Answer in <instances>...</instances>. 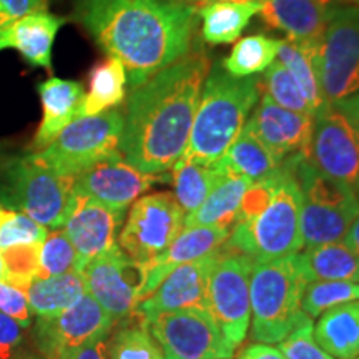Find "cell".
<instances>
[{"instance_id":"obj_1","label":"cell","mask_w":359,"mask_h":359,"mask_svg":"<svg viewBox=\"0 0 359 359\" xmlns=\"http://www.w3.org/2000/svg\"><path fill=\"white\" fill-rule=\"evenodd\" d=\"M212 58L200 42L167 69L130 90L120 154L143 173L161 175L185 154Z\"/></svg>"},{"instance_id":"obj_2","label":"cell","mask_w":359,"mask_h":359,"mask_svg":"<svg viewBox=\"0 0 359 359\" xmlns=\"http://www.w3.org/2000/svg\"><path fill=\"white\" fill-rule=\"evenodd\" d=\"M75 17L127 70L130 90L195 47L198 7L167 0H77Z\"/></svg>"},{"instance_id":"obj_3","label":"cell","mask_w":359,"mask_h":359,"mask_svg":"<svg viewBox=\"0 0 359 359\" xmlns=\"http://www.w3.org/2000/svg\"><path fill=\"white\" fill-rule=\"evenodd\" d=\"M259 97V79L231 77L222 65L212 67L201 88L190 138L182 156L208 165L218 163L243 130Z\"/></svg>"},{"instance_id":"obj_4","label":"cell","mask_w":359,"mask_h":359,"mask_svg":"<svg viewBox=\"0 0 359 359\" xmlns=\"http://www.w3.org/2000/svg\"><path fill=\"white\" fill-rule=\"evenodd\" d=\"M302 156L294 155L281 161L271 200L255 217L238 219L224 246L250 257L255 264L290 257L304 248L302 191L296 178V163Z\"/></svg>"},{"instance_id":"obj_5","label":"cell","mask_w":359,"mask_h":359,"mask_svg":"<svg viewBox=\"0 0 359 359\" xmlns=\"http://www.w3.org/2000/svg\"><path fill=\"white\" fill-rule=\"evenodd\" d=\"M306 285L298 253L255 264L250 281L251 339L278 344L311 321L302 309Z\"/></svg>"},{"instance_id":"obj_6","label":"cell","mask_w":359,"mask_h":359,"mask_svg":"<svg viewBox=\"0 0 359 359\" xmlns=\"http://www.w3.org/2000/svg\"><path fill=\"white\" fill-rule=\"evenodd\" d=\"M74 198V178L58 175L34 154L13 158L0 178V203L47 230H62Z\"/></svg>"},{"instance_id":"obj_7","label":"cell","mask_w":359,"mask_h":359,"mask_svg":"<svg viewBox=\"0 0 359 359\" xmlns=\"http://www.w3.org/2000/svg\"><path fill=\"white\" fill-rule=\"evenodd\" d=\"M296 178L302 191V235L304 248L343 241L359 215V195L298 160Z\"/></svg>"},{"instance_id":"obj_8","label":"cell","mask_w":359,"mask_h":359,"mask_svg":"<svg viewBox=\"0 0 359 359\" xmlns=\"http://www.w3.org/2000/svg\"><path fill=\"white\" fill-rule=\"evenodd\" d=\"M122 132L123 111L118 109L79 116L34 155L58 175L75 178L93 165L120 154Z\"/></svg>"},{"instance_id":"obj_9","label":"cell","mask_w":359,"mask_h":359,"mask_svg":"<svg viewBox=\"0 0 359 359\" xmlns=\"http://www.w3.org/2000/svg\"><path fill=\"white\" fill-rule=\"evenodd\" d=\"M253 259L222 246L208 283L206 311L213 316L233 346L243 344L251 323L250 281Z\"/></svg>"},{"instance_id":"obj_10","label":"cell","mask_w":359,"mask_h":359,"mask_svg":"<svg viewBox=\"0 0 359 359\" xmlns=\"http://www.w3.org/2000/svg\"><path fill=\"white\" fill-rule=\"evenodd\" d=\"M320 75L327 105L359 93V6L331 7L320 45Z\"/></svg>"},{"instance_id":"obj_11","label":"cell","mask_w":359,"mask_h":359,"mask_svg":"<svg viewBox=\"0 0 359 359\" xmlns=\"http://www.w3.org/2000/svg\"><path fill=\"white\" fill-rule=\"evenodd\" d=\"M183 224L185 212L173 193L142 195L132 203L118 235V246L137 263L147 264L177 240Z\"/></svg>"},{"instance_id":"obj_12","label":"cell","mask_w":359,"mask_h":359,"mask_svg":"<svg viewBox=\"0 0 359 359\" xmlns=\"http://www.w3.org/2000/svg\"><path fill=\"white\" fill-rule=\"evenodd\" d=\"M165 359H231L236 348L206 309L156 314L147 323Z\"/></svg>"},{"instance_id":"obj_13","label":"cell","mask_w":359,"mask_h":359,"mask_svg":"<svg viewBox=\"0 0 359 359\" xmlns=\"http://www.w3.org/2000/svg\"><path fill=\"white\" fill-rule=\"evenodd\" d=\"M115 321L88 293L65 311L37 318L34 341L43 359H72L85 344L107 339Z\"/></svg>"},{"instance_id":"obj_14","label":"cell","mask_w":359,"mask_h":359,"mask_svg":"<svg viewBox=\"0 0 359 359\" xmlns=\"http://www.w3.org/2000/svg\"><path fill=\"white\" fill-rule=\"evenodd\" d=\"M82 276L87 293L110 314L115 325L132 316L142 302L145 268L118 245L85 264Z\"/></svg>"},{"instance_id":"obj_15","label":"cell","mask_w":359,"mask_h":359,"mask_svg":"<svg viewBox=\"0 0 359 359\" xmlns=\"http://www.w3.org/2000/svg\"><path fill=\"white\" fill-rule=\"evenodd\" d=\"M308 161L325 177L359 195V130L333 105L314 116Z\"/></svg>"},{"instance_id":"obj_16","label":"cell","mask_w":359,"mask_h":359,"mask_svg":"<svg viewBox=\"0 0 359 359\" xmlns=\"http://www.w3.org/2000/svg\"><path fill=\"white\" fill-rule=\"evenodd\" d=\"M170 180L168 175L143 173L123 160L122 154L93 165L74 178V195L95 200L109 208L127 212V208L150 190L155 183Z\"/></svg>"},{"instance_id":"obj_17","label":"cell","mask_w":359,"mask_h":359,"mask_svg":"<svg viewBox=\"0 0 359 359\" xmlns=\"http://www.w3.org/2000/svg\"><path fill=\"white\" fill-rule=\"evenodd\" d=\"M245 125L280 163L294 155L308 158L314 127L313 115L283 109L262 92L253 115Z\"/></svg>"},{"instance_id":"obj_18","label":"cell","mask_w":359,"mask_h":359,"mask_svg":"<svg viewBox=\"0 0 359 359\" xmlns=\"http://www.w3.org/2000/svg\"><path fill=\"white\" fill-rule=\"evenodd\" d=\"M219 250L215 253L196 259V262L182 264L167 275L150 296L138 303L135 313L148 323L156 314L178 311V309L200 308L206 309L208 283Z\"/></svg>"},{"instance_id":"obj_19","label":"cell","mask_w":359,"mask_h":359,"mask_svg":"<svg viewBox=\"0 0 359 359\" xmlns=\"http://www.w3.org/2000/svg\"><path fill=\"white\" fill-rule=\"evenodd\" d=\"M123 217L125 212L109 208L85 196L74 195L62 230L77 251L80 271L93 258L118 245L116 240Z\"/></svg>"},{"instance_id":"obj_20","label":"cell","mask_w":359,"mask_h":359,"mask_svg":"<svg viewBox=\"0 0 359 359\" xmlns=\"http://www.w3.org/2000/svg\"><path fill=\"white\" fill-rule=\"evenodd\" d=\"M230 228L222 226H191L183 228L177 240L168 246L163 253L143 264L145 268V286L142 291V302L150 296L158 288L161 281L175 268L182 264L196 262V259L206 257V255L215 253L226 243L230 238Z\"/></svg>"},{"instance_id":"obj_21","label":"cell","mask_w":359,"mask_h":359,"mask_svg":"<svg viewBox=\"0 0 359 359\" xmlns=\"http://www.w3.org/2000/svg\"><path fill=\"white\" fill-rule=\"evenodd\" d=\"M330 12V0H263L258 13L286 40L321 42Z\"/></svg>"},{"instance_id":"obj_22","label":"cell","mask_w":359,"mask_h":359,"mask_svg":"<svg viewBox=\"0 0 359 359\" xmlns=\"http://www.w3.org/2000/svg\"><path fill=\"white\" fill-rule=\"evenodd\" d=\"M67 17L47 11L30 13L0 30V52L13 48L34 67L52 69V50Z\"/></svg>"},{"instance_id":"obj_23","label":"cell","mask_w":359,"mask_h":359,"mask_svg":"<svg viewBox=\"0 0 359 359\" xmlns=\"http://www.w3.org/2000/svg\"><path fill=\"white\" fill-rule=\"evenodd\" d=\"M37 90L43 115L32 142L34 151L47 147L67 125L79 118L85 97L82 83L58 77L47 79Z\"/></svg>"},{"instance_id":"obj_24","label":"cell","mask_w":359,"mask_h":359,"mask_svg":"<svg viewBox=\"0 0 359 359\" xmlns=\"http://www.w3.org/2000/svg\"><path fill=\"white\" fill-rule=\"evenodd\" d=\"M314 339L336 359L359 358V299L323 313L314 326Z\"/></svg>"},{"instance_id":"obj_25","label":"cell","mask_w":359,"mask_h":359,"mask_svg":"<svg viewBox=\"0 0 359 359\" xmlns=\"http://www.w3.org/2000/svg\"><path fill=\"white\" fill-rule=\"evenodd\" d=\"M251 182L246 178L224 173L218 183L212 188L203 203L191 215L185 217L183 228L191 226H222L233 230L241 200Z\"/></svg>"},{"instance_id":"obj_26","label":"cell","mask_w":359,"mask_h":359,"mask_svg":"<svg viewBox=\"0 0 359 359\" xmlns=\"http://www.w3.org/2000/svg\"><path fill=\"white\" fill-rule=\"evenodd\" d=\"M320 45L321 42H291L283 39L276 57L303 90L314 116L327 105L321 87Z\"/></svg>"},{"instance_id":"obj_27","label":"cell","mask_w":359,"mask_h":359,"mask_svg":"<svg viewBox=\"0 0 359 359\" xmlns=\"http://www.w3.org/2000/svg\"><path fill=\"white\" fill-rule=\"evenodd\" d=\"M298 255L308 283L359 281V253L343 241L306 248Z\"/></svg>"},{"instance_id":"obj_28","label":"cell","mask_w":359,"mask_h":359,"mask_svg":"<svg viewBox=\"0 0 359 359\" xmlns=\"http://www.w3.org/2000/svg\"><path fill=\"white\" fill-rule=\"evenodd\" d=\"M87 293L82 273L37 278L25 288L30 311L35 318H48L65 311Z\"/></svg>"},{"instance_id":"obj_29","label":"cell","mask_w":359,"mask_h":359,"mask_svg":"<svg viewBox=\"0 0 359 359\" xmlns=\"http://www.w3.org/2000/svg\"><path fill=\"white\" fill-rule=\"evenodd\" d=\"M259 12V4H235L215 0L198 7L201 20V39L210 45H228L236 42L248 27L251 17Z\"/></svg>"},{"instance_id":"obj_30","label":"cell","mask_w":359,"mask_h":359,"mask_svg":"<svg viewBox=\"0 0 359 359\" xmlns=\"http://www.w3.org/2000/svg\"><path fill=\"white\" fill-rule=\"evenodd\" d=\"M218 165L224 173L257 183L275 172L280 167V161L245 125L231 147L226 150V154L223 155V158L218 161Z\"/></svg>"},{"instance_id":"obj_31","label":"cell","mask_w":359,"mask_h":359,"mask_svg":"<svg viewBox=\"0 0 359 359\" xmlns=\"http://www.w3.org/2000/svg\"><path fill=\"white\" fill-rule=\"evenodd\" d=\"M127 85V70L122 62L107 55L90 72L88 92L83 97L80 116L98 115L118 107L125 100Z\"/></svg>"},{"instance_id":"obj_32","label":"cell","mask_w":359,"mask_h":359,"mask_svg":"<svg viewBox=\"0 0 359 359\" xmlns=\"http://www.w3.org/2000/svg\"><path fill=\"white\" fill-rule=\"evenodd\" d=\"M170 175H172L175 198L185 212V217H188L203 203L224 172L218 163L208 165L182 156L173 165Z\"/></svg>"},{"instance_id":"obj_33","label":"cell","mask_w":359,"mask_h":359,"mask_svg":"<svg viewBox=\"0 0 359 359\" xmlns=\"http://www.w3.org/2000/svg\"><path fill=\"white\" fill-rule=\"evenodd\" d=\"M283 40L266 37L263 34L240 39L224 57L222 69L231 77H253L264 72L276 60Z\"/></svg>"},{"instance_id":"obj_34","label":"cell","mask_w":359,"mask_h":359,"mask_svg":"<svg viewBox=\"0 0 359 359\" xmlns=\"http://www.w3.org/2000/svg\"><path fill=\"white\" fill-rule=\"evenodd\" d=\"M107 356L110 359H165L160 344L148 325L133 313L107 338Z\"/></svg>"},{"instance_id":"obj_35","label":"cell","mask_w":359,"mask_h":359,"mask_svg":"<svg viewBox=\"0 0 359 359\" xmlns=\"http://www.w3.org/2000/svg\"><path fill=\"white\" fill-rule=\"evenodd\" d=\"M259 82H262V92L266 93L276 105L286 110L314 116V111L308 98L304 97L303 90L299 88L298 82L291 77L290 72L278 58L264 70L263 79H259Z\"/></svg>"},{"instance_id":"obj_36","label":"cell","mask_w":359,"mask_h":359,"mask_svg":"<svg viewBox=\"0 0 359 359\" xmlns=\"http://www.w3.org/2000/svg\"><path fill=\"white\" fill-rule=\"evenodd\" d=\"M359 299V285L351 281H311L303 291L302 309L309 318H320L327 309Z\"/></svg>"},{"instance_id":"obj_37","label":"cell","mask_w":359,"mask_h":359,"mask_svg":"<svg viewBox=\"0 0 359 359\" xmlns=\"http://www.w3.org/2000/svg\"><path fill=\"white\" fill-rule=\"evenodd\" d=\"M82 273L79 266V257L74 245L64 230L48 231L40 246L39 278L58 276L65 273Z\"/></svg>"},{"instance_id":"obj_38","label":"cell","mask_w":359,"mask_h":359,"mask_svg":"<svg viewBox=\"0 0 359 359\" xmlns=\"http://www.w3.org/2000/svg\"><path fill=\"white\" fill-rule=\"evenodd\" d=\"M40 246L42 245H19L0 251L4 264V281L24 290L39 278Z\"/></svg>"},{"instance_id":"obj_39","label":"cell","mask_w":359,"mask_h":359,"mask_svg":"<svg viewBox=\"0 0 359 359\" xmlns=\"http://www.w3.org/2000/svg\"><path fill=\"white\" fill-rule=\"evenodd\" d=\"M48 230L27 215L4 206L0 212V251L19 245H42Z\"/></svg>"},{"instance_id":"obj_40","label":"cell","mask_w":359,"mask_h":359,"mask_svg":"<svg viewBox=\"0 0 359 359\" xmlns=\"http://www.w3.org/2000/svg\"><path fill=\"white\" fill-rule=\"evenodd\" d=\"M278 349L285 359H334L314 339L313 320L296 327L293 333L280 341Z\"/></svg>"},{"instance_id":"obj_41","label":"cell","mask_w":359,"mask_h":359,"mask_svg":"<svg viewBox=\"0 0 359 359\" xmlns=\"http://www.w3.org/2000/svg\"><path fill=\"white\" fill-rule=\"evenodd\" d=\"M0 313L7 314L22 327H29L34 316L25 291L6 281H0Z\"/></svg>"},{"instance_id":"obj_42","label":"cell","mask_w":359,"mask_h":359,"mask_svg":"<svg viewBox=\"0 0 359 359\" xmlns=\"http://www.w3.org/2000/svg\"><path fill=\"white\" fill-rule=\"evenodd\" d=\"M24 330L19 323L0 313V359H19L24 353Z\"/></svg>"},{"instance_id":"obj_43","label":"cell","mask_w":359,"mask_h":359,"mask_svg":"<svg viewBox=\"0 0 359 359\" xmlns=\"http://www.w3.org/2000/svg\"><path fill=\"white\" fill-rule=\"evenodd\" d=\"M48 0H0V30L30 13L47 11Z\"/></svg>"},{"instance_id":"obj_44","label":"cell","mask_w":359,"mask_h":359,"mask_svg":"<svg viewBox=\"0 0 359 359\" xmlns=\"http://www.w3.org/2000/svg\"><path fill=\"white\" fill-rule=\"evenodd\" d=\"M238 359H285L280 349L264 343H251L240 353Z\"/></svg>"},{"instance_id":"obj_45","label":"cell","mask_w":359,"mask_h":359,"mask_svg":"<svg viewBox=\"0 0 359 359\" xmlns=\"http://www.w3.org/2000/svg\"><path fill=\"white\" fill-rule=\"evenodd\" d=\"M107 339H95L92 343L85 344L77 353L72 356V359H107Z\"/></svg>"},{"instance_id":"obj_46","label":"cell","mask_w":359,"mask_h":359,"mask_svg":"<svg viewBox=\"0 0 359 359\" xmlns=\"http://www.w3.org/2000/svg\"><path fill=\"white\" fill-rule=\"evenodd\" d=\"M333 107H336L343 115H346L349 122L359 130V93L336 102Z\"/></svg>"},{"instance_id":"obj_47","label":"cell","mask_w":359,"mask_h":359,"mask_svg":"<svg viewBox=\"0 0 359 359\" xmlns=\"http://www.w3.org/2000/svg\"><path fill=\"white\" fill-rule=\"evenodd\" d=\"M343 243L359 253V215L356 217V219L351 223V226H349L346 235H344Z\"/></svg>"},{"instance_id":"obj_48","label":"cell","mask_w":359,"mask_h":359,"mask_svg":"<svg viewBox=\"0 0 359 359\" xmlns=\"http://www.w3.org/2000/svg\"><path fill=\"white\" fill-rule=\"evenodd\" d=\"M167 2H177V4H187V6H193V7H201V6H206V4L215 2V0H167Z\"/></svg>"},{"instance_id":"obj_49","label":"cell","mask_w":359,"mask_h":359,"mask_svg":"<svg viewBox=\"0 0 359 359\" xmlns=\"http://www.w3.org/2000/svg\"><path fill=\"white\" fill-rule=\"evenodd\" d=\"M19 359H43L42 356H40V354H39V356H37V354H32V353H22L20 354V356H19Z\"/></svg>"},{"instance_id":"obj_50","label":"cell","mask_w":359,"mask_h":359,"mask_svg":"<svg viewBox=\"0 0 359 359\" xmlns=\"http://www.w3.org/2000/svg\"><path fill=\"white\" fill-rule=\"evenodd\" d=\"M226 2H235V4H262L263 0H226Z\"/></svg>"},{"instance_id":"obj_51","label":"cell","mask_w":359,"mask_h":359,"mask_svg":"<svg viewBox=\"0 0 359 359\" xmlns=\"http://www.w3.org/2000/svg\"><path fill=\"white\" fill-rule=\"evenodd\" d=\"M4 205L0 203V212H2ZM0 281H4V264H2V258H0Z\"/></svg>"},{"instance_id":"obj_52","label":"cell","mask_w":359,"mask_h":359,"mask_svg":"<svg viewBox=\"0 0 359 359\" xmlns=\"http://www.w3.org/2000/svg\"><path fill=\"white\" fill-rule=\"evenodd\" d=\"M351 2L354 4V6H359V0H351Z\"/></svg>"},{"instance_id":"obj_53","label":"cell","mask_w":359,"mask_h":359,"mask_svg":"<svg viewBox=\"0 0 359 359\" xmlns=\"http://www.w3.org/2000/svg\"><path fill=\"white\" fill-rule=\"evenodd\" d=\"M354 359H359V358H354Z\"/></svg>"}]
</instances>
